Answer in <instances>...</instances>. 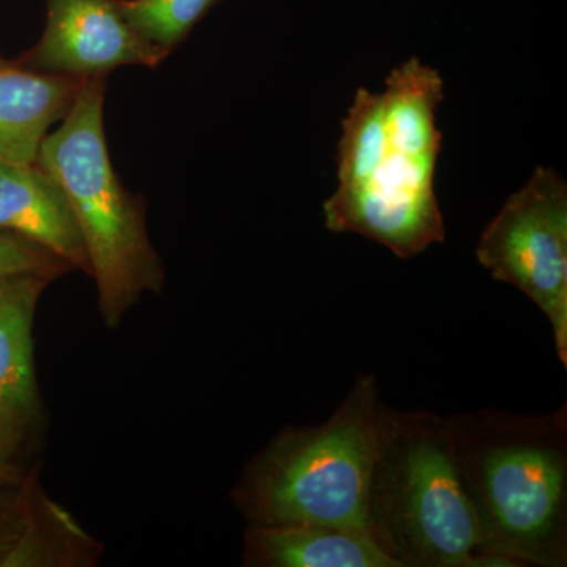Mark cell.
Returning <instances> with one entry per match:
<instances>
[{
	"label": "cell",
	"instance_id": "6da1fadb",
	"mask_svg": "<svg viewBox=\"0 0 567 567\" xmlns=\"http://www.w3.org/2000/svg\"><path fill=\"white\" fill-rule=\"evenodd\" d=\"M443 99L442 74L417 58L395 66L382 92L358 89L342 121L338 186L323 204L327 229L405 260L445 240L435 192Z\"/></svg>",
	"mask_w": 567,
	"mask_h": 567
},
{
	"label": "cell",
	"instance_id": "7a4b0ae2",
	"mask_svg": "<svg viewBox=\"0 0 567 567\" xmlns=\"http://www.w3.org/2000/svg\"><path fill=\"white\" fill-rule=\"evenodd\" d=\"M484 554L516 566H567V410L446 417Z\"/></svg>",
	"mask_w": 567,
	"mask_h": 567
},
{
	"label": "cell",
	"instance_id": "3957f363",
	"mask_svg": "<svg viewBox=\"0 0 567 567\" xmlns=\"http://www.w3.org/2000/svg\"><path fill=\"white\" fill-rule=\"evenodd\" d=\"M369 536L401 567L516 566L484 554L446 420L383 406L369 491Z\"/></svg>",
	"mask_w": 567,
	"mask_h": 567
},
{
	"label": "cell",
	"instance_id": "277c9868",
	"mask_svg": "<svg viewBox=\"0 0 567 567\" xmlns=\"http://www.w3.org/2000/svg\"><path fill=\"white\" fill-rule=\"evenodd\" d=\"M383 406L375 375L363 374L324 423L282 432L235 494L251 524L323 525L371 539L369 491Z\"/></svg>",
	"mask_w": 567,
	"mask_h": 567
},
{
	"label": "cell",
	"instance_id": "5b68a950",
	"mask_svg": "<svg viewBox=\"0 0 567 567\" xmlns=\"http://www.w3.org/2000/svg\"><path fill=\"white\" fill-rule=\"evenodd\" d=\"M104 78L82 84L55 132L41 144L37 164L54 178L80 226L100 311L117 327L144 292H158L163 268L148 240L144 205L123 186L104 133Z\"/></svg>",
	"mask_w": 567,
	"mask_h": 567
},
{
	"label": "cell",
	"instance_id": "8992f818",
	"mask_svg": "<svg viewBox=\"0 0 567 567\" xmlns=\"http://www.w3.org/2000/svg\"><path fill=\"white\" fill-rule=\"evenodd\" d=\"M476 257L496 281L527 295L546 315L555 349L567 365V183L536 167L488 223Z\"/></svg>",
	"mask_w": 567,
	"mask_h": 567
},
{
	"label": "cell",
	"instance_id": "52a82bcc",
	"mask_svg": "<svg viewBox=\"0 0 567 567\" xmlns=\"http://www.w3.org/2000/svg\"><path fill=\"white\" fill-rule=\"evenodd\" d=\"M166 58L137 35L117 0H48L43 35L18 62L41 73L92 80L121 66L156 69Z\"/></svg>",
	"mask_w": 567,
	"mask_h": 567
},
{
	"label": "cell",
	"instance_id": "ba28073f",
	"mask_svg": "<svg viewBox=\"0 0 567 567\" xmlns=\"http://www.w3.org/2000/svg\"><path fill=\"white\" fill-rule=\"evenodd\" d=\"M51 276H0V440L13 456L39 416L32 327Z\"/></svg>",
	"mask_w": 567,
	"mask_h": 567
},
{
	"label": "cell",
	"instance_id": "9c48e42d",
	"mask_svg": "<svg viewBox=\"0 0 567 567\" xmlns=\"http://www.w3.org/2000/svg\"><path fill=\"white\" fill-rule=\"evenodd\" d=\"M0 233L44 249L70 268L91 274L69 199L39 164L0 163Z\"/></svg>",
	"mask_w": 567,
	"mask_h": 567
},
{
	"label": "cell",
	"instance_id": "30bf717a",
	"mask_svg": "<svg viewBox=\"0 0 567 567\" xmlns=\"http://www.w3.org/2000/svg\"><path fill=\"white\" fill-rule=\"evenodd\" d=\"M84 81L0 59V163L35 164L44 137L65 117Z\"/></svg>",
	"mask_w": 567,
	"mask_h": 567
},
{
	"label": "cell",
	"instance_id": "8fae6325",
	"mask_svg": "<svg viewBox=\"0 0 567 567\" xmlns=\"http://www.w3.org/2000/svg\"><path fill=\"white\" fill-rule=\"evenodd\" d=\"M246 565L268 567H401L374 540L323 525H252Z\"/></svg>",
	"mask_w": 567,
	"mask_h": 567
},
{
	"label": "cell",
	"instance_id": "7c38bea8",
	"mask_svg": "<svg viewBox=\"0 0 567 567\" xmlns=\"http://www.w3.org/2000/svg\"><path fill=\"white\" fill-rule=\"evenodd\" d=\"M117 3L137 35L169 55L218 0H117Z\"/></svg>",
	"mask_w": 567,
	"mask_h": 567
},
{
	"label": "cell",
	"instance_id": "4fadbf2b",
	"mask_svg": "<svg viewBox=\"0 0 567 567\" xmlns=\"http://www.w3.org/2000/svg\"><path fill=\"white\" fill-rule=\"evenodd\" d=\"M69 268V265L39 246L0 233V276L35 274L55 278Z\"/></svg>",
	"mask_w": 567,
	"mask_h": 567
},
{
	"label": "cell",
	"instance_id": "5bb4252c",
	"mask_svg": "<svg viewBox=\"0 0 567 567\" xmlns=\"http://www.w3.org/2000/svg\"><path fill=\"white\" fill-rule=\"evenodd\" d=\"M11 454L3 446L2 440H0V484L9 481L13 476V468H11Z\"/></svg>",
	"mask_w": 567,
	"mask_h": 567
}]
</instances>
